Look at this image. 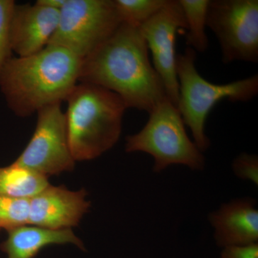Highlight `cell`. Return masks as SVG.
Masks as SVG:
<instances>
[{
	"label": "cell",
	"instance_id": "12",
	"mask_svg": "<svg viewBox=\"0 0 258 258\" xmlns=\"http://www.w3.org/2000/svg\"><path fill=\"white\" fill-rule=\"evenodd\" d=\"M208 219L215 242L222 248L257 243L258 210L253 198H237L222 204L210 212Z\"/></svg>",
	"mask_w": 258,
	"mask_h": 258
},
{
	"label": "cell",
	"instance_id": "4",
	"mask_svg": "<svg viewBox=\"0 0 258 258\" xmlns=\"http://www.w3.org/2000/svg\"><path fill=\"white\" fill-rule=\"evenodd\" d=\"M196 52L188 47L176 55V73L179 83L177 107L185 125L192 134L193 142L202 152L210 147L205 133L209 113L218 102H247L258 93L257 74L225 84H216L204 79L196 69Z\"/></svg>",
	"mask_w": 258,
	"mask_h": 258
},
{
	"label": "cell",
	"instance_id": "6",
	"mask_svg": "<svg viewBox=\"0 0 258 258\" xmlns=\"http://www.w3.org/2000/svg\"><path fill=\"white\" fill-rule=\"evenodd\" d=\"M121 23L113 0H66L48 45L63 47L83 60Z\"/></svg>",
	"mask_w": 258,
	"mask_h": 258
},
{
	"label": "cell",
	"instance_id": "20",
	"mask_svg": "<svg viewBox=\"0 0 258 258\" xmlns=\"http://www.w3.org/2000/svg\"><path fill=\"white\" fill-rule=\"evenodd\" d=\"M220 258H258V244L225 247Z\"/></svg>",
	"mask_w": 258,
	"mask_h": 258
},
{
	"label": "cell",
	"instance_id": "11",
	"mask_svg": "<svg viewBox=\"0 0 258 258\" xmlns=\"http://www.w3.org/2000/svg\"><path fill=\"white\" fill-rule=\"evenodd\" d=\"M60 11L35 3H15L10 20V44L18 57L40 52L48 45L55 33Z\"/></svg>",
	"mask_w": 258,
	"mask_h": 258
},
{
	"label": "cell",
	"instance_id": "18",
	"mask_svg": "<svg viewBox=\"0 0 258 258\" xmlns=\"http://www.w3.org/2000/svg\"><path fill=\"white\" fill-rule=\"evenodd\" d=\"M15 5L14 0H0V73L13 56L10 44V26Z\"/></svg>",
	"mask_w": 258,
	"mask_h": 258
},
{
	"label": "cell",
	"instance_id": "16",
	"mask_svg": "<svg viewBox=\"0 0 258 258\" xmlns=\"http://www.w3.org/2000/svg\"><path fill=\"white\" fill-rule=\"evenodd\" d=\"M121 23L140 27L158 12L167 0H113Z\"/></svg>",
	"mask_w": 258,
	"mask_h": 258
},
{
	"label": "cell",
	"instance_id": "10",
	"mask_svg": "<svg viewBox=\"0 0 258 258\" xmlns=\"http://www.w3.org/2000/svg\"><path fill=\"white\" fill-rule=\"evenodd\" d=\"M86 190L71 191L49 185L30 199L28 225L60 230L77 226L91 207Z\"/></svg>",
	"mask_w": 258,
	"mask_h": 258
},
{
	"label": "cell",
	"instance_id": "9",
	"mask_svg": "<svg viewBox=\"0 0 258 258\" xmlns=\"http://www.w3.org/2000/svg\"><path fill=\"white\" fill-rule=\"evenodd\" d=\"M153 57V66L164 83L168 98L175 106L179 99L176 73V34L186 30L179 0H167L164 8L139 27Z\"/></svg>",
	"mask_w": 258,
	"mask_h": 258
},
{
	"label": "cell",
	"instance_id": "3",
	"mask_svg": "<svg viewBox=\"0 0 258 258\" xmlns=\"http://www.w3.org/2000/svg\"><path fill=\"white\" fill-rule=\"evenodd\" d=\"M66 102L68 138L75 161L92 160L114 147L127 109L118 95L96 85L79 82Z\"/></svg>",
	"mask_w": 258,
	"mask_h": 258
},
{
	"label": "cell",
	"instance_id": "19",
	"mask_svg": "<svg viewBox=\"0 0 258 258\" xmlns=\"http://www.w3.org/2000/svg\"><path fill=\"white\" fill-rule=\"evenodd\" d=\"M232 171L237 177L258 185V157L255 154L241 153L234 159Z\"/></svg>",
	"mask_w": 258,
	"mask_h": 258
},
{
	"label": "cell",
	"instance_id": "7",
	"mask_svg": "<svg viewBox=\"0 0 258 258\" xmlns=\"http://www.w3.org/2000/svg\"><path fill=\"white\" fill-rule=\"evenodd\" d=\"M207 27L218 40L224 63L258 62L257 0H210Z\"/></svg>",
	"mask_w": 258,
	"mask_h": 258
},
{
	"label": "cell",
	"instance_id": "21",
	"mask_svg": "<svg viewBox=\"0 0 258 258\" xmlns=\"http://www.w3.org/2000/svg\"><path fill=\"white\" fill-rule=\"evenodd\" d=\"M35 3L46 8L60 11L66 4V0H37Z\"/></svg>",
	"mask_w": 258,
	"mask_h": 258
},
{
	"label": "cell",
	"instance_id": "1",
	"mask_svg": "<svg viewBox=\"0 0 258 258\" xmlns=\"http://www.w3.org/2000/svg\"><path fill=\"white\" fill-rule=\"evenodd\" d=\"M79 82L106 88L126 108L149 113L168 98L164 83L149 56L139 27L122 23L106 41L83 59Z\"/></svg>",
	"mask_w": 258,
	"mask_h": 258
},
{
	"label": "cell",
	"instance_id": "13",
	"mask_svg": "<svg viewBox=\"0 0 258 258\" xmlns=\"http://www.w3.org/2000/svg\"><path fill=\"white\" fill-rule=\"evenodd\" d=\"M7 232L8 238L1 244L0 249L8 258H33L42 248L52 244L71 243L84 249L82 241L71 229L52 230L24 225Z\"/></svg>",
	"mask_w": 258,
	"mask_h": 258
},
{
	"label": "cell",
	"instance_id": "14",
	"mask_svg": "<svg viewBox=\"0 0 258 258\" xmlns=\"http://www.w3.org/2000/svg\"><path fill=\"white\" fill-rule=\"evenodd\" d=\"M49 185L47 176L14 162L0 167V195L30 200Z\"/></svg>",
	"mask_w": 258,
	"mask_h": 258
},
{
	"label": "cell",
	"instance_id": "2",
	"mask_svg": "<svg viewBox=\"0 0 258 258\" xmlns=\"http://www.w3.org/2000/svg\"><path fill=\"white\" fill-rule=\"evenodd\" d=\"M82 60L51 45L33 55L13 56L0 73V91L10 111L26 118L66 101L79 83Z\"/></svg>",
	"mask_w": 258,
	"mask_h": 258
},
{
	"label": "cell",
	"instance_id": "8",
	"mask_svg": "<svg viewBox=\"0 0 258 258\" xmlns=\"http://www.w3.org/2000/svg\"><path fill=\"white\" fill-rule=\"evenodd\" d=\"M61 104L49 105L37 112L35 132L15 164L47 177L74 169L76 161L70 149Z\"/></svg>",
	"mask_w": 258,
	"mask_h": 258
},
{
	"label": "cell",
	"instance_id": "15",
	"mask_svg": "<svg viewBox=\"0 0 258 258\" xmlns=\"http://www.w3.org/2000/svg\"><path fill=\"white\" fill-rule=\"evenodd\" d=\"M186 24V44L195 52L208 48L207 13L210 0H179Z\"/></svg>",
	"mask_w": 258,
	"mask_h": 258
},
{
	"label": "cell",
	"instance_id": "5",
	"mask_svg": "<svg viewBox=\"0 0 258 258\" xmlns=\"http://www.w3.org/2000/svg\"><path fill=\"white\" fill-rule=\"evenodd\" d=\"M149 114L144 128L126 137L125 152H144L152 156L154 172H161L171 165H184L193 171L204 170L203 152L186 134L177 107L166 98Z\"/></svg>",
	"mask_w": 258,
	"mask_h": 258
},
{
	"label": "cell",
	"instance_id": "17",
	"mask_svg": "<svg viewBox=\"0 0 258 258\" xmlns=\"http://www.w3.org/2000/svg\"><path fill=\"white\" fill-rule=\"evenodd\" d=\"M29 215V199L0 195V229L8 231L28 225Z\"/></svg>",
	"mask_w": 258,
	"mask_h": 258
}]
</instances>
